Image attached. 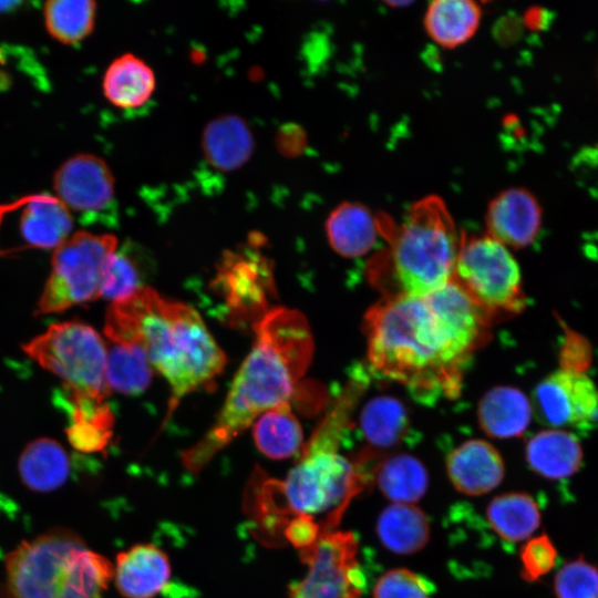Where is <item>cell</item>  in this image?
<instances>
[{
  "label": "cell",
  "instance_id": "obj_1",
  "mask_svg": "<svg viewBox=\"0 0 598 598\" xmlns=\"http://www.w3.org/2000/svg\"><path fill=\"white\" fill-rule=\"evenodd\" d=\"M492 320L452 279L424 297H382L364 319L368 361L417 400L451 399Z\"/></svg>",
  "mask_w": 598,
  "mask_h": 598
},
{
  "label": "cell",
  "instance_id": "obj_2",
  "mask_svg": "<svg viewBox=\"0 0 598 598\" xmlns=\"http://www.w3.org/2000/svg\"><path fill=\"white\" fill-rule=\"evenodd\" d=\"M255 342L239 368L220 413L204 437L183 455L199 470L265 412L290 405L313 354V339L298 310L272 307L254 326Z\"/></svg>",
  "mask_w": 598,
  "mask_h": 598
},
{
  "label": "cell",
  "instance_id": "obj_3",
  "mask_svg": "<svg viewBox=\"0 0 598 598\" xmlns=\"http://www.w3.org/2000/svg\"><path fill=\"white\" fill-rule=\"evenodd\" d=\"M365 384L351 378L299 454L283 481L254 478L257 520L272 530L289 516L327 514L322 532L334 527L350 499L371 482L339 448L351 427L352 412Z\"/></svg>",
  "mask_w": 598,
  "mask_h": 598
},
{
  "label": "cell",
  "instance_id": "obj_4",
  "mask_svg": "<svg viewBox=\"0 0 598 598\" xmlns=\"http://www.w3.org/2000/svg\"><path fill=\"white\" fill-rule=\"evenodd\" d=\"M104 333L111 342L142 347L169 384L168 415L185 395L212 385L226 365L225 353L198 312L151 287L112 302Z\"/></svg>",
  "mask_w": 598,
  "mask_h": 598
},
{
  "label": "cell",
  "instance_id": "obj_5",
  "mask_svg": "<svg viewBox=\"0 0 598 598\" xmlns=\"http://www.w3.org/2000/svg\"><path fill=\"white\" fill-rule=\"evenodd\" d=\"M379 223L388 247L371 260L369 277L382 297H424L452 279L461 236L440 196L419 199L399 225Z\"/></svg>",
  "mask_w": 598,
  "mask_h": 598
},
{
  "label": "cell",
  "instance_id": "obj_6",
  "mask_svg": "<svg viewBox=\"0 0 598 598\" xmlns=\"http://www.w3.org/2000/svg\"><path fill=\"white\" fill-rule=\"evenodd\" d=\"M6 575L10 598H102L114 566L76 533L53 528L10 551Z\"/></svg>",
  "mask_w": 598,
  "mask_h": 598
},
{
  "label": "cell",
  "instance_id": "obj_7",
  "mask_svg": "<svg viewBox=\"0 0 598 598\" xmlns=\"http://www.w3.org/2000/svg\"><path fill=\"white\" fill-rule=\"evenodd\" d=\"M24 352L64 381V392L105 403L106 348L101 336L81 321L51 324L24 346Z\"/></svg>",
  "mask_w": 598,
  "mask_h": 598
},
{
  "label": "cell",
  "instance_id": "obj_8",
  "mask_svg": "<svg viewBox=\"0 0 598 598\" xmlns=\"http://www.w3.org/2000/svg\"><path fill=\"white\" fill-rule=\"evenodd\" d=\"M452 280L493 317L516 315L526 307L516 259L506 246L487 234L460 237Z\"/></svg>",
  "mask_w": 598,
  "mask_h": 598
},
{
  "label": "cell",
  "instance_id": "obj_9",
  "mask_svg": "<svg viewBox=\"0 0 598 598\" xmlns=\"http://www.w3.org/2000/svg\"><path fill=\"white\" fill-rule=\"evenodd\" d=\"M116 246L111 234L80 230L69 236L54 249L51 274L34 313L61 312L101 298L104 266Z\"/></svg>",
  "mask_w": 598,
  "mask_h": 598
},
{
  "label": "cell",
  "instance_id": "obj_10",
  "mask_svg": "<svg viewBox=\"0 0 598 598\" xmlns=\"http://www.w3.org/2000/svg\"><path fill=\"white\" fill-rule=\"evenodd\" d=\"M358 540L351 532H323L300 550L306 577L290 587V598H358L365 585L357 560Z\"/></svg>",
  "mask_w": 598,
  "mask_h": 598
},
{
  "label": "cell",
  "instance_id": "obj_11",
  "mask_svg": "<svg viewBox=\"0 0 598 598\" xmlns=\"http://www.w3.org/2000/svg\"><path fill=\"white\" fill-rule=\"evenodd\" d=\"M228 318L238 324L251 327L272 307L275 295L272 266L259 246L246 245L225 251L214 280Z\"/></svg>",
  "mask_w": 598,
  "mask_h": 598
},
{
  "label": "cell",
  "instance_id": "obj_12",
  "mask_svg": "<svg viewBox=\"0 0 598 598\" xmlns=\"http://www.w3.org/2000/svg\"><path fill=\"white\" fill-rule=\"evenodd\" d=\"M533 415L553 429L588 432L598 425V388L581 372L558 369L532 394Z\"/></svg>",
  "mask_w": 598,
  "mask_h": 598
},
{
  "label": "cell",
  "instance_id": "obj_13",
  "mask_svg": "<svg viewBox=\"0 0 598 598\" xmlns=\"http://www.w3.org/2000/svg\"><path fill=\"white\" fill-rule=\"evenodd\" d=\"M55 197L70 210L82 214L104 209L114 198L115 182L107 163L90 153L64 161L53 176Z\"/></svg>",
  "mask_w": 598,
  "mask_h": 598
},
{
  "label": "cell",
  "instance_id": "obj_14",
  "mask_svg": "<svg viewBox=\"0 0 598 598\" xmlns=\"http://www.w3.org/2000/svg\"><path fill=\"white\" fill-rule=\"evenodd\" d=\"M485 220L487 235L507 248H524L537 238L543 210L528 189L511 187L489 202Z\"/></svg>",
  "mask_w": 598,
  "mask_h": 598
},
{
  "label": "cell",
  "instance_id": "obj_15",
  "mask_svg": "<svg viewBox=\"0 0 598 598\" xmlns=\"http://www.w3.org/2000/svg\"><path fill=\"white\" fill-rule=\"evenodd\" d=\"M446 471L453 486L462 494L478 496L501 484L505 466L498 451L480 439L468 440L446 457Z\"/></svg>",
  "mask_w": 598,
  "mask_h": 598
},
{
  "label": "cell",
  "instance_id": "obj_16",
  "mask_svg": "<svg viewBox=\"0 0 598 598\" xmlns=\"http://www.w3.org/2000/svg\"><path fill=\"white\" fill-rule=\"evenodd\" d=\"M113 577L124 598H153L169 580L168 556L153 544L134 545L116 556Z\"/></svg>",
  "mask_w": 598,
  "mask_h": 598
},
{
  "label": "cell",
  "instance_id": "obj_17",
  "mask_svg": "<svg viewBox=\"0 0 598 598\" xmlns=\"http://www.w3.org/2000/svg\"><path fill=\"white\" fill-rule=\"evenodd\" d=\"M525 458L533 472L557 481L578 472L582 465L584 451L573 432L549 427L529 439L525 446Z\"/></svg>",
  "mask_w": 598,
  "mask_h": 598
},
{
  "label": "cell",
  "instance_id": "obj_18",
  "mask_svg": "<svg viewBox=\"0 0 598 598\" xmlns=\"http://www.w3.org/2000/svg\"><path fill=\"white\" fill-rule=\"evenodd\" d=\"M21 209L20 233L24 248L55 249L70 236L71 212L54 195H25Z\"/></svg>",
  "mask_w": 598,
  "mask_h": 598
},
{
  "label": "cell",
  "instance_id": "obj_19",
  "mask_svg": "<svg viewBox=\"0 0 598 598\" xmlns=\"http://www.w3.org/2000/svg\"><path fill=\"white\" fill-rule=\"evenodd\" d=\"M205 158L216 169L231 172L245 165L255 151V138L247 122L238 115L213 118L204 128Z\"/></svg>",
  "mask_w": 598,
  "mask_h": 598
},
{
  "label": "cell",
  "instance_id": "obj_20",
  "mask_svg": "<svg viewBox=\"0 0 598 598\" xmlns=\"http://www.w3.org/2000/svg\"><path fill=\"white\" fill-rule=\"evenodd\" d=\"M331 248L342 257L358 258L368 254L378 240L379 218L359 203L338 205L326 221Z\"/></svg>",
  "mask_w": 598,
  "mask_h": 598
},
{
  "label": "cell",
  "instance_id": "obj_21",
  "mask_svg": "<svg viewBox=\"0 0 598 598\" xmlns=\"http://www.w3.org/2000/svg\"><path fill=\"white\" fill-rule=\"evenodd\" d=\"M364 448L377 455L406 443L413 435L404 405L392 396L381 395L368 401L359 417Z\"/></svg>",
  "mask_w": 598,
  "mask_h": 598
},
{
  "label": "cell",
  "instance_id": "obj_22",
  "mask_svg": "<svg viewBox=\"0 0 598 598\" xmlns=\"http://www.w3.org/2000/svg\"><path fill=\"white\" fill-rule=\"evenodd\" d=\"M532 416L530 400L514 386H496L489 390L483 395L477 408L481 429L497 439L522 435Z\"/></svg>",
  "mask_w": 598,
  "mask_h": 598
},
{
  "label": "cell",
  "instance_id": "obj_23",
  "mask_svg": "<svg viewBox=\"0 0 598 598\" xmlns=\"http://www.w3.org/2000/svg\"><path fill=\"white\" fill-rule=\"evenodd\" d=\"M70 457L55 440L40 437L22 451L18 471L21 482L39 493L53 492L65 484L70 475Z\"/></svg>",
  "mask_w": 598,
  "mask_h": 598
},
{
  "label": "cell",
  "instance_id": "obj_24",
  "mask_svg": "<svg viewBox=\"0 0 598 598\" xmlns=\"http://www.w3.org/2000/svg\"><path fill=\"white\" fill-rule=\"evenodd\" d=\"M482 19L478 3L470 0H435L424 14L427 35L440 47L454 49L466 43L477 31Z\"/></svg>",
  "mask_w": 598,
  "mask_h": 598
},
{
  "label": "cell",
  "instance_id": "obj_25",
  "mask_svg": "<svg viewBox=\"0 0 598 598\" xmlns=\"http://www.w3.org/2000/svg\"><path fill=\"white\" fill-rule=\"evenodd\" d=\"M102 89L106 100L120 109L142 106L155 90L152 68L132 53L116 58L106 69Z\"/></svg>",
  "mask_w": 598,
  "mask_h": 598
},
{
  "label": "cell",
  "instance_id": "obj_26",
  "mask_svg": "<svg viewBox=\"0 0 598 598\" xmlns=\"http://www.w3.org/2000/svg\"><path fill=\"white\" fill-rule=\"evenodd\" d=\"M372 480L393 504H412L421 499L429 486L425 466L405 454L381 456L372 468Z\"/></svg>",
  "mask_w": 598,
  "mask_h": 598
},
{
  "label": "cell",
  "instance_id": "obj_27",
  "mask_svg": "<svg viewBox=\"0 0 598 598\" xmlns=\"http://www.w3.org/2000/svg\"><path fill=\"white\" fill-rule=\"evenodd\" d=\"M377 534L389 550L409 555L420 551L430 539V523L425 513L411 504H392L377 520Z\"/></svg>",
  "mask_w": 598,
  "mask_h": 598
},
{
  "label": "cell",
  "instance_id": "obj_28",
  "mask_svg": "<svg viewBox=\"0 0 598 598\" xmlns=\"http://www.w3.org/2000/svg\"><path fill=\"white\" fill-rule=\"evenodd\" d=\"M486 517L499 538L508 543L526 540L538 529L542 520L538 504L524 492L494 497L486 508Z\"/></svg>",
  "mask_w": 598,
  "mask_h": 598
},
{
  "label": "cell",
  "instance_id": "obj_29",
  "mask_svg": "<svg viewBox=\"0 0 598 598\" xmlns=\"http://www.w3.org/2000/svg\"><path fill=\"white\" fill-rule=\"evenodd\" d=\"M257 448L270 460H285L300 454L303 447L302 427L290 405L265 412L252 426Z\"/></svg>",
  "mask_w": 598,
  "mask_h": 598
},
{
  "label": "cell",
  "instance_id": "obj_30",
  "mask_svg": "<svg viewBox=\"0 0 598 598\" xmlns=\"http://www.w3.org/2000/svg\"><path fill=\"white\" fill-rule=\"evenodd\" d=\"M152 377V364L142 347L111 343L106 354V383L111 391L141 394L151 384Z\"/></svg>",
  "mask_w": 598,
  "mask_h": 598
},
{
  "label": "cell",
  "instance_id": "obj_31",
  "mask_svg": "<svg viewBox=\"0 0 598 598\" xmlns=\"http://www.w3.org/2000/svg\"><path fill=\"white\" fill-rule=\"evenodd\" d=\"M48 33L62 44H76L87 38L95 25L93 0H50L43 6Z\"/></svg>",
  "mask_w": 598,
  "mask_h": 598
},
{
  "label": "cell",
  "instance_id": "obj_32",
  "mask_svg": "<svg viewBox=\"0 0 598 598\" xmlns=\"http://www.w3.org/2000/svg\"><path fill=\"white\" fill-rule=\"evenodd\" d=\"M113 425L114 414L107 404L92 415L70 419V425L65 431L69 442L75 450L94 453L106 448L112 437Z\"/></svg>",
  "mask_w": 598,
  "mask_h": 598
},
{
  "label": "cell",
  "instance_id": "obj_33",
  "mask_svg": "<svg viewBox=\"0 0 598 598\" xmlns=\"http://www.w3.org/2000/svg\"><path fill=\"white\" fill-rule=\"evenodd\" d=\"M136 262L124 250H115L104 266L100 297L112 302L126 299L143 288Z\"/></svg>",
  "mask_w": 598,
  "mask_h": 598
},
{
  "label": "cell",
  "instance_id": "obj_34",
  "mask_svg": "<svg viewBox=\"0 0 598 598\" xmlns=\"http://www.w3.org/2000/svg\"><path fill=\"white\" fill-rule=\"evenodd\" d=\"M556 598H598V567L579 557L564 564L554 578Z\"/></svg>",
  "mask_w": 598,
  "mask_h": 598
},
{
  "label": "cell",
  "instance_id": "obj_35",
  "mask_svg": "<svg viewBox=\"0 0 598 598\" xmlns=\"http://www.w3.org/2000/svg\"><path fill=\"white\" fill-rule=\"evenodd\" d=\"M434 585L425 577L405 568L383 574L373 588V598H430Z\"/></svg>",
  "mask_w": 598,
  "mask_h": 598
},
{
  "label": "cell",
  "instance_id": "obj_36",
  "mask_svg": "<svg viewBox=\"0 0 598 598\" xmlns=\"http://www.w3.org/2000/svg\"><path fill=\"white\" fill-rule=\"evenodd\" d=\"M520 576L533 582L549 574L556 567L558 551L547 535H539L526 540L519 553Z\"/></svg>",
  "mask_w": 598,
  "mask_h": 598
},
{
  "label": "cell",
  "instance_id": "obj_37",
  "mask_svg": "<svg viewBox=\"0 0 598 598\" xmlns=\"http://www.w3.org/2000/svg\"><path fill=\"white\" fill-rule=\"evenodd\" d=\"M566 332L559 355L560 369L586 373L585 370L591 359L590 346L582 336L571 332L569 329Z\"/></svg>",
  "mask_w": 598,
  "mask_h": 598
},
{
  "label": "cell",
  "instance_id": "obj_38",
  "mask_svg": "<svg viewBox=\"0 0 598 598\" xmlns=\"http://www.w3.org/2000/svg\"><path fill=\"white\" fill-rule=\"evenodd\" d=\"M322 533L319 522L308 515L293 516L283 528L285 538L299 550L312 546Z\"/></svg>",
  "mask_w": 598,
  "mask_h": 598
},
{
  "label": "cell",
  "instance_id": "obj_39",
  "mask_svg": "<svg viewBox=\"0 0 598 598\" xmlns=\"http://www.w3.org/2000/svg\"><path fill=\"white\" fill-rule=\"evenodd\" d=\"M549 13L542 8H530L525 14V23L530 29L539 30L547 25Z\"/></svg>",
  "mask_w": 598,
  "mask_h": 598
},
{
  "label": "cell",
  "instance_id": "obj_40",
  "mask_svg": "<svg viewBox=\"0 0 598 598\" xmlns=\"http://www.w3.org/2000/svg\"><path fill=\"white\" fill-rule=\"evenodd\" d=\"M22 203V197L18 198L17 200L9 202L6 204H0V226L2 224L3 218L11 212L17 210ZM0 254H2L0 251Z\"/></svg>",
  "mask_w": 598,
  "mask_h": 598
},
{
  "label": "cell",
  "instance_id": "obj_41",
  "mask_svg": "<svg viewBox=\"0 0 598 598\" xmlns=\"http://www.w3.org/2000/svg\"><path fill=\"white\" fill-rule=\"evenodd\" d=\"M13 6H18V2H16V1H0V12L8 11Z\"/></svg>",
  "mask_w": 598,
  "mask_h": 598
}]
</instances>
